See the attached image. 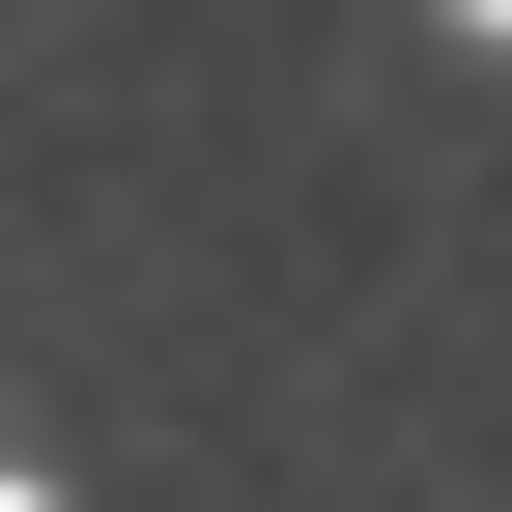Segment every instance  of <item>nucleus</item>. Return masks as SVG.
Returning a JSON list of instances; mask_svg holds the SVG:
<instances>
[{
    "mask_svg": "<svg viewBox=\"0 0 512 512\" xmlns=\"http://www.w3.org/2000/svg\"><path fill=\"white\" fill-rule=\"evenodd\" d=\"M0 512H29V484H0Z\"/></svg>",
    "mask_w": 512,
    "mask_h": 512,
    "instance_id": "1",
    "label": "nucleus"
},
{
    "mask_svg": "<svg viewBox=\"0 0 512 512\" xmlns=\"http://www.w3.org/2000/svg\"><path fill=\"white\" fill-rule=\"evenodd\" d=\"M484 29H512V0H484Z\"/></svg>",
    "mask_w": 512,
    "mask_h": 512,
    "instance_id": "2",
    "label": "nucleus"
}]
</instances>
